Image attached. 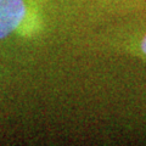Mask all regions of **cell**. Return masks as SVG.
I'll list each match as a JSON object with an SVG mask.
<instances>
[{
	"mask_svg": "<svg viewBox=\"0 0 146 146\" xmlns=\"http://www.w3.org/2000/svg\"><path fill=\"white\" fill-rule=\"evenodd\" d=\"M26 15L23 0H0V39L15 31Z\"/></svg>",
	"mask_w": 146,
	"mask_h": 146,
	"instance_id": "1",
	"label": "cell"
},
{
	"mask_svg": "<svg viewBox=\"0 0 146 146\" xmlns=\"http://www.w3.org/2000/svg\"><path fill=\"white\" fill-rule=\"evenodd\" d=\"M143 50H144V52L146 54V36H145V39L143 40Z\"/></svg>",
	"mask_w": 146,
	"mask_h": 146,
	"instance_id": "2",
	"label": "cell"
}]
</instances>
